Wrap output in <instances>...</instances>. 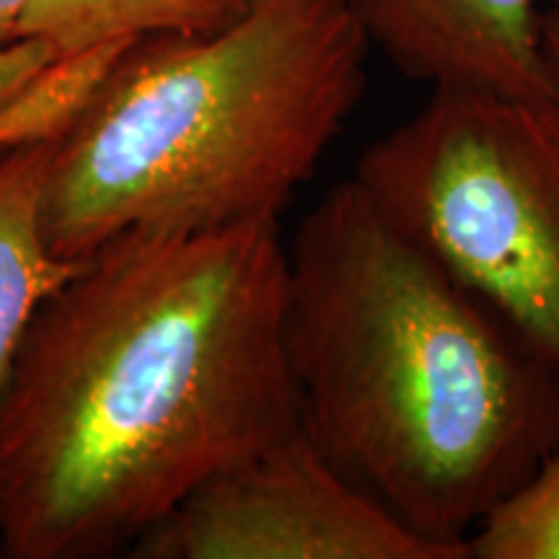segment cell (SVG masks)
Here are the masks:
<instances>
[{
  "instance_id": "1",
  "label": "cell",
  "mask_w": 559,
  "mask_h": 559,
  "mask_svg": "<svg viewBox=\"0 0 559 559\" xmlns=\"http://www.w3.org/2000/svg\"><path fill=\"white\" fill-rule=\"evenodd\" d=\"M280 221L128 234L41 298L0 383V559L128 555L298 430Z\"/></svg>"
},
{
  "instance_id": "2",
  "label": "cell",
  "mask_w": 559,
  "mask_h": 559,
  "mask_svg": "<svg viewBox=\"0 0 559 559\" xmlns=\"http://www.w3.org/2000/svg\"><path fill=\"white\" fill-rule=\"evenodd\" d=\"M298 428L404 528L472 559L559 445V373L353 177L285 243Z\"/></svg>"
},
{
  "instance_id": "3",
  "label": "cell",
  "mask_w": 559,
  "mask_h": 559,
  "mask_svg": "<svg viewBox=\"0 0 559 559\" xmlns=\"http://www.w3.org/2000/svg\"><path fill=\"white\" fill-rule=\"evenodd\" d=\"M349 0H260L213 34L132 39L52 138L39 221L62 262L128 234L280 221L366 91Z\"/></svg>"
},
{
  "instance_id": "4",
  "label": "cell",
  "mask_w": 559,
  "mask_h": 559,
  "mask_svg": "<svg viewBox=\"0 0 559 559\" xmlns=\"http://www.w3.org/2000/svg\"><path fill=\"white\" fill-rule=\"evenodd\" d=\"M353 179L559 373V135L542 111L432 86Z\"/></svg>"
},
{
  "instance_id": "5",
  "label": "cell",
  "mask_w": 559,
  "mask_h": 559,
  "mask_svg": "<svg viewBox=\"0 0 559 559\" xmlns=\"http://www.w3.org/2000/svg\"><path fill=\"white\" fill-rule=\"evenodd\" d=\"M135 559H459L404 528L300 432L192 489Z\"/></svg>"
},
{
  "instance_id": "6",
  "label": "cell",
  "mask_w": 559,
  "mask_h": 559,
  "mask_svg": "<svg viewBox=\"0 0 559 559\" xmlns=\"http://www.w3.org/2000/svg\"><path fill=\"white\" fill-rule=\"evenodd\" d=\"M373 50L428 86L477 88L544 117L559 81L544 50L542 16L559 0H349Z\"/></svg>"
},
{
  "instance_id": "7",
  "label": "cell",
  "mask_w": 559,
  "mask_h": 559,
  "mask_svg": "<svg viewBox=\"0 0 559 559\" xmlns=\"http://www.w3.org/2000/svg\"><path fill=\"white\" fill-rule=\"evenodd\" d=\"M50 151L52 140H41L0 160V383L41 298L81 264L55 257L41 234Z\"/></svg>"
},
{
  "instance_id": "8",
  "label": "cell",
  "mask_w": 559,
  "mask_h": 559,
  "mask_svg": "<svg viewBox=\"0 0 559 559\" xmlns=\"http://www.w3.org/2000/svg\"><path fill=\"white\" fill-rule=\"evenodd\" d=\"M260 0H34L24 39L50 45L60 58L102 50L153 34L198 37L247 16Z\"/></svg>"
},
{
  "instance_id": "9",
  "label": "cell",
  "mask_w": 559,
  "mask_h": 559,
  "mask_svg": "<svg viewBox=\"0 0 559 559\" xmlns=\"http://www.w3.org/2000/svg\"><path fill=\"white\" fill-rule=\"evenodd\" d=\"M122 45L79 58H60L39 39L0 50V160L58 135Z\"/></svg>"
},
{
  "instance_id": "10",
  "label": "cell",
  "mask_w": 559,
  "mask_h": 559,
  "mask_svg": "<svg viewBox=\"0 0 559 559\" xmlns=\"http://www.w3.org/2000/svg\"><path fill=\"white\" fill-rule=\"evenodd\" d=\"M466 544L472 559H559V445Z\"/></svg>"
},
{
  "instance_id": "11",
  "label": "cell",
  "mask_w": 559,
  "mask_h": 559,
  "mask_svg": "<svg viewBox=\"0 0 559 559\" xmlns=\"http://www.w3.org/2000/svg\"><path fill=\"white\" fill-rule=\"evenodd\" d=\"M34 0H0V50L24 39V21Z\"/></svg>"
},
{
  "instance_id": "12",
  "label": "cell",
  "mask_w": 559,
  "mask_h": 559,
  "mask_svg": "<svg viewBox=\"0 0 559 559\" xmlns=\"http://www.w3.org/2000/svg\"><path fill=\"white\" fill-rule=\"evenodd\" d=\"M542 37H544V50L549 55L551 68H555L557 81H559V9H547L542 16ZM551 130L559 135V102L551 115L547 117Z\"/></svg>"
}]
</instances>
